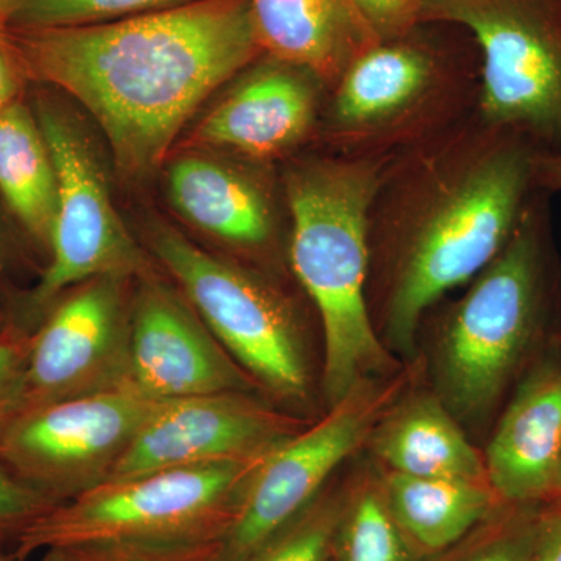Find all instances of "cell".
<instances>
[{
    "label": "cell",
    "mask_w": 561,
    "mask_h": 561,
    "mask_svg": "<svg viewBox=\"0 0 561 561\" xmlns=\"http://www.w3.org/2000/svg\"><path fill=\"white\" fill-rule=\"evenodd\" d=\"M421 24L470 33L482 122L561 154V0H423Z\"/></svg>",
    "instance_id": "52a82bcc"
},
{
    "label": "cell",
    "mask_w": 561,
    "mask_h": 561,
    "mask_svg": "<svg viewBox=\"0 0 561 561\" xmlns=\"http://www.w3.org/2000/svg\"><path fill=\"white\" fill-rule=\"evenodd\" d=\"M537 153L474 111L394 158L368 217L387 348L411 356L432 306L507 245L538 191Z\"/></svg>",
    "instance_id": "7a4b0ae2"
},
{
    "label": "cell",
    "mask_w": 561,
    "mask_h": 561,
    "mask_svg": "<svg viewBox=\"0 0 561 561\" xmlns=\"http://www.w3.org/2000/svg\"><path fill=\"white\" fill-rule=\"evenodd\" d=\"M0 195L22 228L49 247L57 172L35 111L21 101L0 113Z\"/></svg>",
    "instance_id": "44dd1931"
},
{
    "label": "cell",
    "mask_w": 561,
    "mask_h": 561,
    "mask_svg": "<svg viewBox=\"0 0 561 561\" xmlns=\"http://www.w3.org/2000/svg\"><path fill=\"white\" fill-rule=\"evenodd\" d=\"M39 491L31 489L0 467V530L16 529L54 507Z\"/></svg>",
    "instance_id": "83f0119b"
},
{
    "label": "cell",
    "mask_w": 561,
    "mask_h": 561,
    "mask_svg": "<svg viewBox=\"0 0 561 561\" xmlns=\"http://www.w3.org/2000/svg\"><path fill=\"white\" fill-rule=\"evenodd\" d=\"M561 456V350L535 364L494 431L483 461L494 493L513 507L551 497Z\"/></svg>",
    "instance_id": "2e32d148"
},
{
    "label": "cell",
    "mask_w": 561,
    "mask_h": 561,
    "mask_svg": "<svg viewBox=\"0 0 561 561\" xmlns=\"http://www.w3.org/2000/svg\"><path fill=\"white\" fill-rule=\"evenodd\" d=\"M421 25L401 38L379 41L328 91L317 127L323 151L401 154L474 113L479 66L443 49Z\"/></svg>",
    "instance_id": "5b68a950"
},
{
    "label": "cell",
    "mask_w": 561,
    "mask_h": 561,
    "mask_svg": "<svg viewBox=\"0 0 561 561\" xmlns=\"http://www.w3.org/2000/svg\"><path fill=\"white\" fill-rule=\"evenodd\" d=\"M529 507L524 505L522 513L505 519L457 561H529L541 522V513Z\"/></svg>",
    "instance_id": "484cf974"
},
{
    "label": "cell",
    "mask_w": 561,
    "mask_h": 561,
    "mask_svg": "<svg viewBox=\"0 0 561 561\" xmlns=\"http://www.w3.org/2000/svg\"><path fill=\"white\" fill-rule=\"evenodd\" d=\"M135 280L128 389L158 401L260 390L214 337L179 287L158 278L153 268Z\"/></svg>",
    "instance_id": "5bb4252c"
},
{
    "label": "cell",
    "mask_w": 561,
    "mask_h": 561,
    "mask_svg": "<svg viewBox=\"0 0 561 561\" xmlns=\"http://www.w3.org/2000/svg\"><path fill=\"white\" fill-rule=\"evenodd\" d=\"M391 390L379 393L362 383L323 420L302 427L257 465L221 538V561H249L323 493L332 472L370 437Z\"/></svg>",
    "instance_id": "7c38bea8"
},
{
    "label": "cell",
    "mask_w": 561,
    "mask_h": 561,
    "mask_svg": "<svg viewBox=\"0 0 561 561\" xmlns=\"http://www.w3.org/2000/svg\"><path fill=\"white\" fill-rule=\"evenodd\" d=\"M535 186L545 194L561 192V154L537 153L534 160Z\"/></svg>",
    "instance_id": "1f68e13d"
},
{
    "label": "cell",
    "mask_w": 561,
    "mask_h": 561,
    "mask_svg": "<svg viewBox=\"0 0 561 561\" xmlns=\"http://www.w3.org/2000/svg\"><path fill=\"white\" fill-rule=\"evenodd\" d=\"M379 41L401 38L421 25L423 0H353Z\"/></svg>",
    "instance_id": "4316f807"
},
{
    "label": "cell",
    "mask_w": 561,
    "mask_h": 561,
    "mask_svg": "<svg viewBox=\"0 0 561 561\" xmlns=\"http://www.w3.org/2000/svg\"><path fill=\"white\" fill-rule=\"evenodd\" d=\"M264 459L171 468L102 483L25 524L18 531V557L84 542L221 541L247 482Z\"/></svg>",
    "instance_id": "8992f818"
},
{
    "label": "cell",
    "mask_w": 561,
    "mask_h": 561,
    "mask_svg": "<svg viewBox=\"0 0 561 561\" xmlns=\"http://www.w3.org/2000/svg\"><path fill=\"white\" fill-rule=\"evenodd\" d=\"M32 334L16 327L0 331V426L9 415L11 400L28 350H31Z\"/></svg>",
    "instance_id": "f1b7e54d"
},
{
    "label": "cell",
    "mask_w": 561,
    "mask_h": 561,
    "mask_svg": "<svg viewBox=\"0 0 561 561\" xmlns=\"http://www.w3.org/2000/svg\"><path fill=\"white\" fill-rule=\"evenodd\" d=\"M192 0H21L5 25L21 28L81 27L142 16Z\"/></svg>",
    "instance_id": "cb8c5ba5"
},
{
    "label": "cell",
    "mask_w": 561,
    "mask_h": 561,
    "mask_svg": "<svg viewBox=\"0 0 561 561\" xmlns=\"http://www.w3.org/2000/svg\"><path fill=\"white\" fill-rule=\"evenodd\" d=\"M0 561H16L13 559H10V557L3 556V553H0Z\"/></svg>",
    "instance_id": "e575fe53"
},
{
    "label": "cell",
    "mask_w": 561,
    "mask_h": 561,
    "mask_svg": "<svg viewBox=\"0 0 561 561\" xmlns=\"http://www.w3.org/2000/svg\"><path fill=\"white\" fill-rule=\"evenodd\" d=\"M551 496L561 497V456L559 463H557L556 472H553Z\"/></svg>",
    "instance_id": "d6a6232c"
},
{
    "label": "cell",
    "mask_w": 561,
    "mask_h": 561,
    "mask_svg": "<svg viewBox=\"0 0 561 561\" xmlns=\"http://www.w3.org/2000/svg\"><path fill=\"white\" fill-rule=\"evenodd\" d=\"M381 489L394 522L424 556L457 545L502 502L490 483L391 471L382 478Z\"/></svg>",
    "instance_id": "ffe728a7"
},
{
    "label": "cell",
    "mask_w": 561,
    "mask_h": 561,
    "mask_svg": "<svg viewBox=\"0 0 561 561\" xmlns=\"http://www.w3.org/2000/svg\"><path fill=\"white\" fill-rule=\"evenodd\" d=\"M21 76L3 38V18H0V113L20 101Z\"/></svg>",
    "instance_id": "4dcf8cb0"
},
{
    "label": "cell",
    "mask_w": 561,
    "mask_h": 561,
    "mask_svg": "<svg viewBox=\"0 0 561 561\" xmlns=\"http://www.w3.org/2000/svg\"><path fill=\"white\" fill-rule=\"evenodd\" d=\"M232 83L195 125L191 146L265 165L317 135L328 90L309 70L264 54Z\"/></svg>",
    "instance_id": "9a60e30c"
},
{
    "label": "cell",
    "mask_w": 561,
    "mask_h": 561,
    "mask_svg": "<svg viewBox=\"0 0 561 561\" xmlns=\"http://www.w3.org/2000/svg\"><path fill=\"white\" fill-rule=\"evenodd\" d=\"M220 542H84L49 549L41 561H221Z\"/></svg>",
    "instance_id": "d4e9b609"
},
{
    "label": "cell",
    "mask_w": 561,
    "mask_h": 561,
    "mask_svg": "<svg viewBox=\"0 0 561 561\" xmlns=\"http://www.w3.org/2000/svg\"><path fill=\"white\" fill-rule=\"evenodd\" d=\"M368 438L391 472L489 483L483 457L438 397L411 398L378 421Z\"/></svg>",
    "instance_id": "d6986e66"
},
{
    "label": "cell",
    "mask_w": 561,
    "mask_h": 561,
    "mask_svg": "<svg viewBox=\"0 0 561 561\" xmlns=\"http://www.w3.org/2000/svg\"><path fill=\"white\" fill-rule=\"evenodd\" d=\"M147 241L154 261L260 389L283 401L308 400L300 328L279 290L256 273L201 249L165 221L150 224Z\"/></svg>",
    "instance_id": "ba28073f"
},
{
    "label": "cell",
    "mask_w": 561,
    "mask_h": 561,
    "mask_svg": "<svg viewBox=\"0 0 561 561\" xmlns=\"http://www.w3.org/2000/svg\"><path fill=\"white\" fill-rule=\"evenodd\" d=\"M397 157L320 151L290 162L283 175L291 271L320 316L323 390L330 408L370 376L386 375L394 367L375 330L368 302V217Z\"/></svg>",
    "instance_id": "3957f363"
},
{
    "label": "cell",
    "mask_w": 561,
    "mask_h": 561,
    "mask_svg": "<svg viewBox=\"0 0 561 561\" xmlns=\"http://www.w3.org/2000/svg\"><path fill=\"white\" fill-rule=\"evenodd\" d=\"M158 404L124 387L35 409L0 427V467L60 504L106 482Z\"/></svg>",
    "instance_id": "30bf717a"
},
{
    "label": "cell",
    "mask_w": 561,
    "mask_h": 561,
    "mask_svg": "<svg viewBox=\"0 0 561 561\" xmlns=\"http://www.w3.org/2000/svg\"><path fill=\"white\" fill-rule=\"evenodd\" d=\"M551 208L537 191L501 253L454 302L437 354V383L459 419L485 415L522 370L551 300Z\"/></svg>",
    "instance_id": "277c9868"
},
{
    "label": "cell",
    "mask_w": 561,
    "mask_h": 561,
    "mask_svg": "<svg viewBox=\"0 0 561 561\" xmlns=\"http://www.w3.org/2000/svg\"><path fill=\"white\" fill-rule=\"evenodd\" d=\"M130 280L116 276L87 280L55 302L32 334L2 426L54 402L128 387Z\"/></svg>",
    "instance_id": "8fae6325"
},
{
    "label": "cell",
    "mask_w": 561,
    "mask_h": 561,
    "mask_svg": "<svg viewBox=\"0 0 561 561\" xmlns=\"http://www.w3.org/2000/svg\"><path fill=\"white\" fill-rule=\"evenodd\" d=\"M21 76L91 114L125 179H147L198 108L264 55L251 0H192L105 24L10 27Z\"/></svg>",
    "instance_id": "6da1fadb"
},
{
    "label": "cell",
    "mask_w": 561,
    "mask_h": 561,
    "mask_svg": "<svg viewBox=\"0 0 561 561\" xmlns=\"http://www.w3.org/2000/svg\"><path fill=\"white\" fill-rule=\"evenodd\" d=\"M264 54L309 70L332 90L379 43L353 0H251Z\"/></svg>",
    "instance_id": "ac0fdd59"
},
{
    "label": "cell",
    "mask_w": 561,
    "mask_h": 561,
    "mask_svg": "<svg viewBox=\"0 0 561 561\" xmlns=\"http://www.w3.org/2000/svg\"><path fill=\"white\" fill-rule=\"evenodd\" d=\"M348 497L342 491H323L249 561H331Z\"/></svg>",
    "instance_id": "603a6c76"
},
{
    "label": "cell",
    "mask_w": 561,
    "mask_h": 561,
    "mask_svg": "<svg viewBox=\"0 0 561 561\" xmlns=\"http://www.w3.org/2000/svg\"><path fill=\"white\" fill-rule=\"evenodd\" d=\"M529 561H561V507L541 513L540 529Z\"/></svg>",
    "instance_id": "f546056e"
},
{
    "label": "cell",
    "mask_w": 561,
    "mask_h": 561,
    "mask_svg": "<svg viewBox=\"0 0 561 561\" xmlns=\"http://www.w3.org/2000/svg\"><path fill=\"white\" fill-rule=\"evenodd\" d=\"M21 0H0V18H3L5 20L7 14H9V11L13 9L14 5H18Z\"/></svg>",
    "instance_id": "836d02e7"
},
{
    "label": "cell",
    "mask_w": 561,
    "mask_h": 561,
    "mask_svg": "<svg viewBox=\"0 0 561 561\" xmlns=\"http://www.w3.org/2000/svg\"><path fill=\"white\" fill-rule=\"evenodd\" d=\"M35 114L57 172L50 261L28 300L32 313H39L70 287L102 276L136 279L153 267L114 208L84 128L55 102L39 101Z\"/></svg>",
    "instance_id": "9c48e42d"
},
{
    "label": "cell",
    "mask_w": 561,
    "mask_h": 561,
    "mask_svg": "<svg viewBox=\"0 0 561 561\" xmlns=\"http://www.w3.org/2000/svg\"><path fill=\"white\" fill-rule=\"evenodd\" d=\"M165 186L181 219L217 241L261 251L276 239L278 214L271 187L249 169L184 154L169 165Z\"/></svg>",
    "instance_id": "e0dca14e"
},
{
    "label": "cell",
    "mask_w": 561,
    "mask_h": 561,
    "mask_svg": "<svg viewBox=\"0 0 561 561\" xmlns=\"http://www.w3.org/2000/svg\"><path fill=\"white\" fill-rule=\"evenodd\" d=\"M387 507L381 482L350 494L331 561H424Z\"/></svg>",
    "instance_id": "7402d4cb"
},
{
    "label": "cell",
    "mask_w": 561,
    "mask_h": 561,
    "mask_svg": "<svg viewBox=\"0 0 561 561\" xmlns=\"http://www.w3.org/2000/svg\"><path fill=\"white\" fill-rule=\"evenodd\" d=\"M302 427L300 420L242 391L160 401L106 482L171 468L264 459Z\"/></svg>",
    "instance_id": "4fadbf2b"
}]
</instances>
